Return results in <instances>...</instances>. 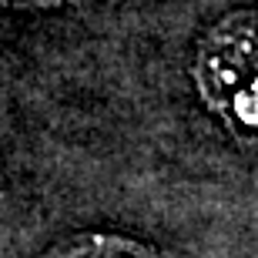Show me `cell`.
<instances>
[{
	"label": "cell",
	"instance_id": "cell-1",
	"mask_svg": "<svg viewBox=\"0 0 258 258\" xmlns=\"http://www.w3.org/2000/svg\"><path fill=\"white\" fill-rule=\"evenodd\" d=\"M205 101L238 134L255 138V17L235 14L211 30L195 67Z\"/></svg>",
	"mask_w": 258,
	"mask_h": 258
},
{
	"label": "cell",
	"instance_id": "cell-2",
	"mask_svg": "<svg viewBox=\"0 0 258 258\" xmlns=\"http://www.w3.org/2000/svg\"><path fill=\"white\" fill-rule=\"evenodd\" d=\"M40 258H161V251L138 238L87 231V235H71V238L50 245Z\"/></svg>",
	"mask_w": 258,
	"mask_h": 258
},
{
	"label": "cell",
	"instance_id": "cell-3",
	"mask_svg": "<svg viewBox=\"0 0 258 258\" xmlns=\"http://www.w3.org/2000/svg\"><path fill=\"white\" fill-rule=\"evenodd\" d=\"M0 4H7V7H57L64 0H0Z\"/></svg>",
	"mask_w": 258,
	"mask_h": 258
}]
</instances>
